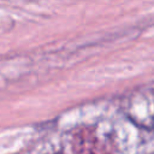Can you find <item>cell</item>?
<instances>
[{
  "instance_id": "obj_1",
  "label": "cell",
  "mask_w": 154,
  "mask_h": 154,
  "mask_svg": "<svg viewBox=\"0 0 154 154\" xmlns=\"http://www.w3.org/2000/svg\"><path fill=\"white\" fill-rule=\"evenodd\" d=\"M54 154H64L63 152H58V153H54Z\"/></svg>"
},
{
  "instance_id": "obj_2",
  "label": "cell",
  "mask_w": 154,
  "mask_h": 154,
  "mask_svg": "<svg viewBox=\"0 0 154 154\" xmlns=\"http://www.w3.org/2000/svg\"><path fill=\"white\" fill-rule=\"evenodd\" d=\"M153 126H154V117H153Z\"/></svg>"
}]
</instances>
